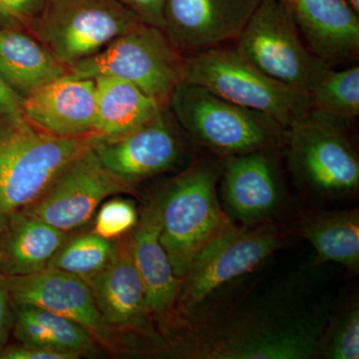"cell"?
Here are the masks:
<instances>
[{
  "label": "cell",
  "instance_id": "28",
  "mask_svg": "<svg viewBox=\"0 0 359 359\" xmlns=\"http://www.w3.org/2000/svg\"><path fill=\"white\" fill-rule=\"evenodd\" d=\"M100 205L92 230L100 237L116 240L138 223V212L132 201L113 198Z\"/></svg>",
  "mask_w": 359,
  "mask_h": 359
},
{
  "label": "cell",
  "instance_id": "18",
  "mask_svg": "<svg viewBox=\"0 0 359 359\" xmlns=\"http://www.w3.org/2000/svg\"><path fill=\"white\" fill-rule=\"evenodd\" d=\"M304 41L327 65H351L359 57V14L346 0H278Z\"/></svg>",
  "mask_w": 359,
  "mask_h": 359
},
{
  "label": "cell",
  "instance_id": "9",
  "mask_svg": "<svg viewBox=\"0 0 359 359\" xmlns=\"http://www.w3.org/2000/svg\"><path fill=\"white\" fill-rule=\"evenodd\" d=\"M233 43L264 74L308 95L334 68L309 48L278 0H262Z\"/></svg>",
  "mask_w": 359,
  "mask_h": 359
},
{
  "label": "cell",
  "instance_id": "24",
  "mask_svg": "<svg viewBox=\"0 0 359 359\" xmlns=\"http://www.w3.org/2000/svg\"><path fill=\"white\" fill-rule=\"evenodd\" d=\"M299 231L316 250V264L337 263L358 273V209L311 212L302 219Z\"/></svg>",
  "mask_w": 359,
  "mask_h": 359
},
{
  "label": "cell",
  "instance_id": "25",
  "mask_svg": "<svg viewBox=\"0 0 359 359\" xmlns=\"http://www.w3.org/2000/svg\"><path fill=\"white\" fill-rule=\"evenodd\" d=\"M311 110L347 123L359 116V67L332 68L309 93Z\"/></svg>",
  "mask_w": 359,
  "mask_h": 359
},
{
  "label": "cell",
  "instance_id": "23",
  "mask_svg": "<svg viewBox=\"0 0 359 359\" xmlns=\"http://www.w3.org/2000/svg\"><path fill=\"white\" fill-rule=\"evenodd\" d=\"M13 334L20 344L53 349L77 358L91 353L97 346L93 337L80 325L32 304H14Z\"/></svg>",
  "mask_w": 359,
  "mask_h": 359
},
{
  "label": "cell",
  "instance_id": "30",
  "mask_svg": "<svg viewBox=\"0 0 359 359\" xmlns=\"http://www.w3.org/2000/svg\"><path fill=\"white\" fill-rule=\"evenodd\" d=\"M0 359H77L72 354L61 353L32 344L4 346L0 349Z\"/></svg>",
  "mask_w": 359,
  "mask_h": 359
},
{
  "label": "cell",
  "instance_id": "35",
  "mask_svg": "<svg viewBox=\"0 0 359 359\" xmlns=\"http://www.w3.org/2000/svg\"><path fill=\"white\" fill-rule=\"evenodd\" d=\"M0 16H1V18H4V20H7V18H6V15H4V11H2L1 7H0Z\"/></svg>",
  "mask_w": 359,
  "mask_h": 359
},
{
  "label": "cell",
  "instance_id": "10",
  "mask_svg": "<svg viewBox=\"0 0 359 359\" xmlns=\"http://www.w3.org/2000/svg\"><path fill=\"white\" fill-rule=\"evenodd\" d=\"M141 23L118 0H53L34 28L45 48L68 68Z\"/></svg>",
  "mask_w": 359,
  "mask_h": 359
},
{
  "label": "cell",
  "instance_id": "7",
  "mask_svg": "<svg viewBox=\"0 0 359 359\" xmlns=\"http://www.w3.org/2000/svg\"><path fill=\"white\" fill-rule=\"evenodd\" d=\"M351 124L311 110L285 129L283 148L299 188L328 200L358 193L359 157Z\"/></svg>",
  "mask_w": 359,
  "mask_h": 359
},
{
  "label": "cell",
  "instance_id": "17",
  "mask_svg": "<svg viewBox=\"0 0 359 359\" xmlns=\"http://www.w3.org/2000/svg\"><path fill=\"white\" fill-rule=\"evenodd\" d=\"M160 231V201L157 195L142 210L129 244L145 287L149 316L165 337L173 325L181 280L175 275L161 245Z\"/></svg>",
  "mask_w": 359,
  "mask_h": 359
},
{
  "label": "cell",
  "instance_id": "11",
  "mask_svg": "<svg viewBox=\"0 0 359 359\" xmlns=\"http://www.w3.org/2000/svg\"><path fill=\"white\" fill-rule=\"evenodd\" d=\"M188 135L169 109L163 108L140 128L114 138L94 135V152L103 167L134 188L139 182L174 170L188 153Z\"/></svg>",
  "mask_w": 359,
  "mask_h": 359
},
{
  "label": "cell",
  "instance_id": "13",
  "mask_svg": "<svg viewBox=\"0 0 359 359\" xmlns=\"http://www.w3.org/2000/svg\"><path fill=\"white\" fill-rule=\"evenodd\" d=\"M14 304H32L65 316L84 328L97 346L112 353H129L121 337L103 320L93 294L79 276L57 269L26 276H2Z\"/></svg>",
  "mask_w": 359,
  "mask_h": 359
},
{
  "label": "cell",
  "instance_id": "16",
  "mask_svg": "<svg viewBox=\"0 0 359 359\" xmlns=\"http://www.w3.org/2000/svg\"><path fill=\"white\" fill-rule=\"evenodd\" d=\"M262 0H166L164 27L183 56L233 41Z\"/></svg>",
  "mask_w": 359,
  "mask_h": 359
},
{
  "label": "cell",
  "instance_id": "3",
  "mask_svg": "<svg viewBox=\"0 0 359 359\" xmlns=\"http://www.w3.org/2000/svg\"><path fill=\"white\" fill-rule=\"evenodd\" d=\"M221 168L194 162L159 194L160 242L180 280L194 257L233 224L217 194Z\"/></svg>",
  "mask_w": 359,
  "mask_h": 359
},
{
  "label": "cell",
  "instance_id": "12",
  "mask_svg": "<svg viewBox=\"0 0 359 359\" xmlns=\"http://www.w3.org/2000/svg\"><path fill=\"white\" fill-rule=\"evenodd\" d=\"M132 192L133 188L108 172L90 148L23 211L57 230L71 233L88 223L107 198Z\"/></svg>",
  "mask_w": 359,
  "mask_h": 359
},
{
  "label": "cell",
  "instance_id": "32",
  "mask_svg": "<svg viewBox=\"0 0 359 359\" xmlns=\"http://www.w3.org/2000/svg\"><path fill=\"white\" fill-rule=\"evenodd\" d=\"M27 121L22 111V98L0 78V123L18 124Z\"/></svg>",
  "mask_w": 359,
  "mask_h": 359
},
{
  "label": "cell",
  "instance_id": "26",
  "mask_svg": "<svg viewBox=\"0 0 359 359\" xmlns=\"http://www.w3.org/2000/svg\"><path fill=\"white\" fill-rule=\"evenodd\" d=\"M119 241L109 240L93 231L71 237L49 262L47 269H57L85 276L106 268L117 254Z\"/></svg>",
  "mask_w": 359,
  "mask_h": 359
},
{
  "label": "cell",
  "instance_id": "22",
  "mask_svg": "<svg viewBox=\"0 0 359 359\" xmlns=\"http://www.w3.org/2000/svg\"><path fill=\"white\" fill-rule=\"evenodd\" d=\"M96 88L95 134L101 138L123 136L154 119L162 105L140 88L114 76L94 78Z\"/></svg>",
  "mask_w": 359,
  "mask_h": 359
},
{
  "label": "cell",
  "instance_id": "19",
  "mask_svg": "<svg viewBox=\"0 0 359 359\" xmlns=\"http://www.w3.org/2000/svg\"><path fill=\"white\" fill-rule=\"evenodd\" d=\"M22 111L46 133L67 138L95 134V81L66 74L22 98Z\"/></svg>",
  "mask_w": 359,
  "mask_h": 359
},
{
  "label": "cell",
  "instance_id": "34",
  "mask_svg": "<svg viewBox=\"0 0 359 359\" xmlns=\"http://www.w3.org/2000/svg\"><path fill=\"white\" fill-rule=\"evenodd\" d=\"M346 2L353 7L356 13L359 14V0H346Z\"/></svg>",
  "mask_w": 359,
  "mask_h": 359
},
{
  "label": "cell",
  "instance_id": "8",
  "mask_svg": "<svg viewBox=\"0 0 359 359\" xmlns=\"http://www.w3.org/2000/svg\"><path fill=\"white\" fill-rule=\"evenodd\" d=\"M67 69L71 76L82 79L122 78L168 107L175 89L184 81L185 56L175 48L164 30L141 23Z\"/></svg>",
  "mask_w": 359,
  "mask_h": 359
},
{
  "label": "cell",
  "instance_id": "20",
  "mask_svg": "<svg viewBox=\"0 0 359 359\" xmlns=\"http://www.w3.org/2000/svg\"><path fill=\"white\" fill-rule=\"evenodd\" d=\"M71 233L20 210L0 218V275L26 276L47 269Z\"/></svg>",
  "mask_w": 359,
  "mask_h": 359
},
{
  "label": "cell",
  "instance_id": "5",
  "mask_svg": "<svg viewBox=\"0 0 359 359\" xmlns=\"http://www.w3.org/2000/svg\"><path fill=\"white\" fill-rule=\"evenodd\" d=\"M94 135L67 138L28 121L0 124V218L36 202L68 165L92 148Z\"/></svg>",
  "mask_w": 359,
  "mask_h": 359
},
{
  "label": "cell",
  "instance_id": "15",
  "mask_svg": "<svg viewBox=\"0 0 359 359\" xmlns=\"http://www.w3.org/2000/svg\"><path fill=\"white\" fill-rule=\"evenodd\" d=\"M278 150L224 158L221 167L224 212L240 226L269 223L282 209L283 187Z\"/></svg>",
  "mask_w": 359,
  "mask_h": 359
},
{
  "label": "cell",
  "instance_id": "27",
  "mask_svg": "<svg viewBox=\"0 0 359 359\" xmlns=\"http://www.w3.org/2000/svg\"><path fill=\"white\" fill-rule=\"evenodd\" d=\"M318 358L358 359L359 306L353 301L327 323L318 346Z\"/></svg>",
  "mask_w": 359,
  "mask_h": 359
},
{
  "label": "cell",
  "instance_id": "14",
  "mask_svg": "<svg viewBox=\"0 0 359 359\" xmlns=\"http://www.w3.org/2000/svg\"><path fill=\"white\" fill-rule=\"evenodd\" d=\"M80 278V276H79ZM88 285L103 320L128 346L130 353H138L133 339L146 337L156 351L157 334L149 316L146 292L134 263L128 240L119 241L117 254L106 268L81 276Z\"/></svg>",
  "mask_w": 359,
  "mask_h": 359
},
{
  "label": "cell",
  "instance_id": "36",
  "mask_svg": "<svg viewBox=\"0 0 359 359\" xmlns=\"http://www.w3.org/2000/svg\"><path fill=\"white\" fill-rule=\"evenodd\" d=\"M51 1H53V0H48V2H51ZM48 2H47V4H48Z\"/></svg>",
  "mask_w": 359,
  "mask_h": 359
},
{
  "label": "cell",
  "instance_id": "37",
  "mask_svg": "<svg viewBox=\"0 0 359 359\" xmlns=\"http://www.w3.org/2000/svg\"><path fill=\"white\" fill-rule=\"evenodd\" d=\"M0 124H1V123H0Z\"/></svg>",
  "mask_w": 359,
  "mask_h": 359
},
{
  "label": "cell",
  "instance_id": "1",
  "mask_svg": "<svg viewBox=\"0 0 359 359\" xmlns=\"http://www.w3.org/2000/svg\"><path fill=\"white\" fill-rule=\"evenodd\" d=\"M327 323L316 313L268 302L222 320L195 318L168 335L161 349L189 359L318 358Z\"/></svg>",
  "mask_w": 359,
  "mask_h": 359
},
{
  "label": "cell",
  "instance_id": "31",
  "mask_svg": "<svg viewBox=\"0 0 359 359\" xmlns=\"http://www.w3.org/2000/svg\"><path fill=\"white\" fill-rule=\"evenodd\" d=\"M146 25L164 27V8L166 0H118Z\"/></svg>",
  "mask_w": 359,
  "mask_h": 359
},
{
  "label": "cell",
  "instance_id": "4",
  "mask_svg": "<svg viewBox=\"0 0 359 359\" xmlns=\"http://www.w3.org/2000/svg\"><path fill=\"white\" fill-rule=\"evenodd\" d=\"M168 107L189 139L224 159L285 144V127L269 116L241 107L199 85L183 81Z\"/></svg>",
  "mask_w": 359,
  "mask_h": 359
},
{
  "label": "cell",
  "instance_id": "2",
  "mask_svg": "<svg viewBox=\"0 0 359 359\" xmlns=\"http://www.w3.org/2000/svg\"><path fill=\"white\" fill-rule=\"evenodd\" d=\"M292 233L276 222L252 226L233 223L205 245L181 278L173 325L167 335L196 318L219 289L255 271L287 244Z\"/></svg>",
  "mask_w": 359,
  "mask_h": 359
},
{
  "label": "cell",
  "instance_id": "21",
  "mask_svg": "<svg viewBox=\"0 0 359 359\" xmlns=\"http://www.w3.org/2000/svg\"><path fill=\"white\" fill-rule=\"evenodd\" d=\"M68 74L43 44L18 30L0 29V78L21 98Z\"/></svg>",
  "mask_w": 359,
  "mask_h": 359
},
{
  "label": "cell",
  "instance_id": "29",
  "mask_svg": "<svg viewBox=\"0 0 359 359\" xmlns=\"http://www.w3.org/2000/svg\"><path fill=\"white\" fill-rule=\"evenodd\" d=\"M48 0H0L7 20L36 21L46 8Z\"/></svg>",
  "mask_w": 359,
  "mask_h": 359
},
{
  "label": "cell",
  "instance_id": "6",
  "mask_svg": "<svg viewBox=\"0 0 359 359\" xmlns=\"http://www.w3.org/2000/svg\"><path fill=\"white\" fill-rule=\"evenodd\" d=\"M184 81L269 116L285 128L311 111L309 96L250 65L233 41L185 56Z\"/></svg>",
  "mask_w": 359,
  "mask_h": 359
},
{
  "label": "cell",
  "instance_id": "33",
  "mask_svg": "<svg viewBox=\"0 0 359 359\" xmlns=\"http://www.w3.org/2000/svg\"><path fill=\"white\" fill-rule=\"evenodd\" d=\"M14 323V302L0 278V349L6 346Z\"/></svg>",
  "mask_w": 359,
  "mask_h": 359
}]
</instances>
